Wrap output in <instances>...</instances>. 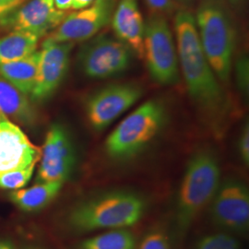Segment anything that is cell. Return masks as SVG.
Listing matches in <instances>:
<instances>
[{
	"mask_svg": "<svg viewBox=\"0 0 249 249\" xmlns=\"http://www.w3.org/2000/svg\"><path fill=\"white\" fill-rule=\"evenodd\" d=\"M145 212V202L137 194L114 191L89 199L72 211L70 223L80 231L124 229L138 223Z\"/></svg>",
	"mask_w": 249,
	"mask_h": 249,
	"instance_id": "3957f363",
	"label": "cell"
},
{
	"mask_svg": "<svg viewBox=\"0 0 249 249\" xmlns=\"http://www.w3.org/2000/svg\"><path fill=\"white\" fill-rule=\"evenodd\" d=\"M35 169L36 166H30L0 175V188L12 191L23 188L31 180Z\"/></svg>",
	"mask_w": 249,
	"mask_h": 249,
	"instance_id": "44dd1931",
	"label": "cell"
},
{
	"mask_svg": "<svg viewBox=\"0 0 249 249\" xmlns=\"http://www.w3.org/2000/svg\"><path fill=\"white\" fill-rule=\"evenodd\" d=\"M133 234L124 229H114L83 241L80 249H135Z\"/></svg>",
	"mask_w": 249,
	"mask_h": 249,
	"instance_id": "ffe728a7",
	"label": "cell"
},
{
	"mask_svg": "<svg viewBox=\"0 0 249 249\" xmlns=\"http://www.w3.org/2000/svg\"><path fill=\"white\" fill-rule=\"evenodd\" d=\"M169 24L160 14L151 15L144 24L143 56L151 77L167 85L178 80V50Z\"/></svg>",
	"mask_w": 249,
	"mask_h": 249,
	"instance_id": "8992f818",
	"label": "cell"
},
{
	"mask_svg": "<svg viewBox=\"0 0 249 249\" xmlns=\"http://www.w3.org/2000/svg\"><path fill=\"white\" fill-rule=\"evenodd\" d=\"M76 155L71 138L61 124L49 128L40 158L38 183L65 182L71 175Z\"/></svg>",
	"mask_w": 249,
	"mask_h": 249,
	"instance_id": "30bf717a",
	"label": "cell"
},
{
	"mask_svg": "<svg viewBox=\"0 0 249 249\" xmlns=\"http://www.w3.org/2000/svg\"><path fill=\"white\" fill-rule=\"evenodd\" d=\"M116 4V0H94L89 7L66 16L46 39L56 43L88 40L110 22Z\"/></svg>",
	"mask_w": 249,
	"mask_h": 249,
	"instance_id": "9c48e42d",
	"label": "cell"
},
{
	"mask_svg": "<svg viewBox=\"0 0 249 249\" xmlns=\"http://www.w3.org/2000/svg\"><path fill=\"white\" fill-rule=\"evenodd\" d=\"M82 71L91 79L104 80L124 72L131 63V50L121 41L99 37L79 53Z\"/></svg>",
	"mask_w": 249,
	"mask_h": 249,
	"instance_id": "52a82bcc",
	"label": "cell"
},
{
	"mask_svg": "<svg viewBox=\"0 0 249 249\" xmlns=\"http://www.w3.org/2000/svg\"><path fill=\"white\" fill-rule=\"evenodd\" d=\"M111 20L119 41L143 56L144 22L138 0H119Z\"/></svg>",
	"mask_w": 249,
	"mask_h": 249,
	"instance_id": "9a60e30c",
	"label": "cell"
},
{
	"mask_svg": "<svg viewBox=\"0 0 249 249\" xmlns=\"http://www.w3.org/2000/svg\"><path fill=\"white\" fill-rule=\"evenodd\" d=\"M249 59L243 56L236 63V80L240 89L246 93L249 92Z\"/></svg>",
	"mask_w": 249,
	"mask_h": 249,
	"instance_id": "cb8c5ba5",
	"label": "cell"
},
{
	"mask_svg": "<svg viewBox=\"0 0 249 249\" xmlns=\"http://www.w3.org/2000/svg\"><path fill=\"white\" fill-rule=\"evenodd\" d=\"M165 119V107L160 102L151 100L144 103L108 136L107 154L116 160H126L137 155L159 133Z\"/></svg>",
	"mask_w": 249,
	"mask_h": 249,
	"instance_id": "5b68a950",
	"label": "cell"
},
{
	"mask_svg": "<svg viewBox=\"0 0 249 249\" xmlns=\"http://www.w3.org/2000/svg\"><path fill=\"white\" fill-rule=\"evenodd\" d=\"M142 89L135 84H113L99 90L89 97L86 113L89 124L102 131L112 124L142 95Z\"/></svg>",
	"mask_w": 249,
	"mask_h": 249,
	"instance_id": "ba28073f",
	"label": "cell"
},
{
	"mask_svg": "<svg viewBox=\"0 0 249 249\" xmlns=\"http://www.w3.org/2000/svg\"><path fill=\"white\" fill-rule=\"evenodd\" d=\"M40 51L13 62L0 64V77L9 81L25 95L32 93L36 84Z\"/></svg>",
	"mask_w": 249,
	"mask_h": 249,
	"instance_id": "2e32d148",
	"label": "cell"
},
{
	"mask_svg": "<svg viewBox=\"0 0 249 249\" xmlns=\"http://www.w3.org/2000/svg\"><path fill=\"white\" fill-rule=\"evenodd\" d=\"M66 17L53 0H31L0 21L13 31H24L39 38L55 30Z\"/></svg>",
	"mask_w": 249,
	"mask_h": 249,
	"instance_id": "5bb4252c",
	"label": "cell"
},
{
	"mask_svg": "<svg viewBox=\"0 0 249 249\" xmlns=\"http://www.w3.org/2000/svg\"><path fill=\"white\" fill-rule=\"evenodd\" d=\"M175 31L179 67L190 96L207 116H223L227 109L226 99L200 45L193 14L178 11Z\"/></svg>",
	"mask_w": 249,
	"mask_h": 249,
	"instance_id": "6da1fadb",
	"label": "cell"
},
{
	"mask_svg": "<svg viewBox=\"0 0 249 249\" xmlns=\"http://www.w3.org/2000/svg\"><path fill=\"white\" fill-rule=\"evenodd\" d=\"M94 0H73L71 9L74 10H80L89 7L90 4L93 3Z\"/></svg>",
	"mask_w": 249,
	"mask_h": 249,
	"instance_id": "f1b7e54d",
	"label": "cell"
},
{
	"mask_svg": "<svg viewBox=\"0 0 249 249\" xmlns=\"http://www.w3.org/2000/svg\"><path fill=\"white\" fill-rule=\"evenodd\" d=\"M197 249H239L238 243L226 233H213L198 242Z\"/></svg>",
	"mask_w": 249,
	"mask_h": 249,
	"instance_id": "7402d4cb",
	"label": "cell"
},
{
	"mask_svg": "<svg viewBox=\"0 0 249 249\" xmlns=\"http://www.w3.org/2000/svg\"><path fill=\"white\" fill-rule=\"evenodd\" d=\"M140 249H171L169 241L161 231L149 232L142 241Z\"/></svg>",
	"mask_w": 249,
	"mask_h": 249,
	"instance_id": "603a6c76",
	"label": "cell"
},
{
	"mask_svg": "<svg viewBox=\"0 0 249 249\" xmlns=\"http://www.w3.org/2000/svg\"><path fill=\"white\" fill-rule=\"evenodd\" d=\"M151 9L159 12H167L172 8L171 0H146Z\"/></svg>",
	"mask_w": 249,
	"mask_h": 249,
	"instance_id": "4316f807",
	"label": "cell"
},
{
	"mask_svg": "<svg viewBox=\"0 0 249 249\" xmlns=\"http://www.w3.org/2000/svg\"><path fill=\"white\" fill-rule=\"evenodd\" d=\"M63 184V182L37 183L29 188L13 190L9 198L21 211L27 213L37 212L45 208L58 195Z\"/></svg>",
	"mask_w": 249,
	"mask_h": 249,
	"instance_id": "e0dca14e",
	"label": "cell"
},
{
	"mask_svg": "<svg viewBox=\"0 0 249 249\" xmlns=\"http://www.w3.org/2000/svg\"><path fill=\"white\" fill-rule=\"evenodd\" d=\"M239 151L240 156L245 164L249 165V127L247 124L241 134L239 141Z\"/></svg>",
	"mask_w": 249,
	"mask_h": 249,
	"instance_id": "484cf974",
	"label": "cell"
},
{
	"mask_svg": "<svg viewBox=\"0 0 249 249\" xmlns=\"http://www.w3.org/2000/svg\"><path fill=\"white\" fill-rule=\"evenodd\" d=\"M221 178L220 165L212 151L196 152L187 163L178 201V223L187 229L211 199L213 198Z\"/></svg>",
	"mask_w": 249,
	"mask_h": 249,
	"instance_id": "277c9868",
	"label": "cell"
},
{
	"mask_svg": "<svg viewBox=\"0 0 249 249\" xmlns=\"http://www.w3.org/2000/svg\"><path fill=\"white\" fill-rule=\"evenodd\" d=\"M73 0H53V4L55 8L61 11H66L71 9Z\"/></svg>",
	"mask_w": 249,
	"mask_h": 249,
	"instance_id": "83f0119b",
	"label": "cell"
},
{
	"mask_svg": "<svg viewBox=\"0 0 249 249\" xmlns=\"http://www.w3.org/2000/svg\"><path fill=\"white\" fill-rule=\"evenodd\" d=\"M42 150L32 142L17 124L0 113V175L36 166Z\"/></svg>",
	"mask_w": 249,
	"mask_h": 249,
	"instance_id": "7c38bea8",
	"label": "cell"
},
{
	"mask_svg": "<svg viewBox=\"0 0 249 249\" xmlns=\"http://www.w3.org/2000/svg\"><path fill=\"white\" fill-rule=\"evenodd\" d=\"M0 249H14L12 244L8 241H0Z\"/></svg>",
	"mask_w": 249,
	"mask_h": 249,
	"instance_id": "f546056e",
	"label": "cell"
},
{
	"mask_svg": "<svg viewBox=\"0 0 249 249\" xmlns=\"http://www.w3.org/2000/svg\"><path fill=\"white\" fill-rule=\"evenodd\" d=\"M196 30L205 55L216 77L230 78L236 45V29L222 0H202L196 10Z\"/></svg>",
	"mask_w": 249,
	"mask_h": 249,
	"instance_id": "7a4b0ae2",
	"label": "cell"
},
{
	"mask_svg": "<svg viewBox=\"0 0 249 249\" xmlns=\"http://www.w3.org/2000/svg\"><path fill=\"white\" fill-rule=\"evenodd\" d=\"M228 1L234 7H239L241 4L244 2V0H228Z\"/></svg>",
	"mask_w": 249,
	"mask_h": 249,
	"instance_id": "4dcf8cb0",
	"label": "cell"
},
{
	"mask_svg": "<svg viewBox=\"0 0 249 249\" xmlns=\"http://www.w3.org/2000/svg\"><path fill=\"white\" fill-rule=\"evenodd\" d=\"M215 222L230 231H245L249 227V193L237 181H228L219 187L213 196Z\"/></svg>",
	"mask_w": 249,
	"mask_h": 249,
	"instance_id": "4fadbf2b",
	"label": "cell"
},
{
	"mask_svg": "<svg viewBox=\"0 0 249 249\" xmlns=\"http://www.w3.org/2000/svg\"><path fill=\"white\" fill-rule=\"evenodd\" d=\"M72 46V43H56L45 39L40 51L36 84L30 94L33 101H45L59 87L69 69Z\"/></svg>",
	"mask_w": 249,
	"mask_h": 249,
	"instance_id": "8fae6325",
	"label": "cell"
},
{
	"mask_svg": "<svg viewBox=\"0 0 249 249\" xmlns=\"http://www.w3.org/2000/svg\"><path fill=\"white\" fill-rule=\"evenodd\" d=\"M27 0H0V20L20 8Z\"/></svg>",
	"mask_w": 249,
	"mask_h": 249,
	"instance_id": "d4e9b609",
	"label": "cell"
},
{
	"mask_svg": "<svg viewBox=\"0 0 249 249\" xmlns=\"http://www.w3.org/2000/svg\"><path fill=\"white\" fill-rule=\"evenodd\" d=\"M0 113L23 124H31L36 114L27 95L0 77Z\"/></svg>",
	"mask_w": 249,
	"mask_h": 249,
	"instance_id": "ac0fdd59",
	"label": "cell"
},
{
	"mask_svg": "<svg viewBox=\"0 0 249 249\" xmlns=\"http://www.w3.org/2000/svg\"><path fill=\"white\" fill-rule=\"evenodd\" d=\"M39 37L24 31H13L0 39V64L22 59L36 52Z\"/></svg>",
	"mask_w": 249,
	"mask_h": 249,
	"instance_id": "d6986e66",
	"label": "cell"
},
{
	"mask_svg": "<svg viewBox=\"0 0 249 249\" xmlns=\"http://www.w3.org/2000/svg\"><path fill=\"white\" fill-rule=\"evenodd\" d=\"M178 1H180V2H185V3H187V2H189L190 0H178Z\"/></svg>",
	"mask_w": 249,
	"mask_h": 249,
	"instance_id": "1f68e13d",
	"label": "cell"
}]
</instances>
